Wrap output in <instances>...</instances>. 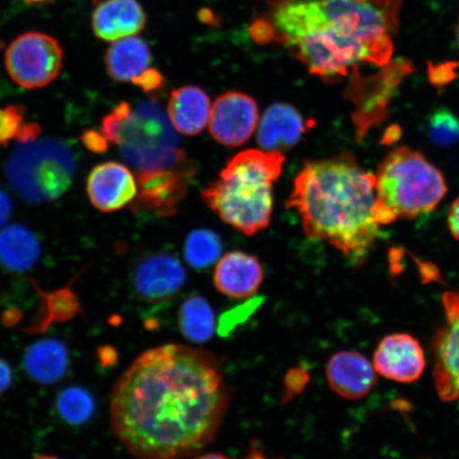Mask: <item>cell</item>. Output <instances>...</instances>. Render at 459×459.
I'll list each match as a JSON object with an SVG mask.
<instances>
[{
	"label": "cell",
	"instance_id": "6da1fadb",
	"mask_svg": "<svg viewBox=\"0 0 459 459\" xmlns=\"http://www.w3.org/2000/svg\"><path fill=\"white\" fill-rule=\"evenodd\" d=\"M229 406L213 354L186 344L148 350L115 384L113 433L139 459L196 455L216 437Z\"/></svg>",
	"mask_w": 459,
	"mask_h": 459
},
{
	"label": "cell",
	"instance_id": "7a4b0ae2",
	"mask_svg": "<svg viewBox=\"0 0 459 459\" xmlns=\"http://www.w3.org/2000/svg\"><path fill=\"white\" fill-rule=\"evenodd\" d=\"M376 204V175L346 152L304 164L286 206L299 213L308 238L359 263L380 234Z\"/></svg>",
	"mask_w": 459,
	"mask_h": 459
},
{
	"label": "cell",
	"instance_id": "3957f363",
	"mask_svg": "<svg viewBox=\"0 0 459 459\" xmlns=\"http://www.w3.org/2000/svg\"><path fill=\"white\" fill-rule=\"evenodd\" d=\"M284 164L282 152L257 149L239 152L201 196L223 222L252 237L271 225L273 185Z\"/></svg>",
	"mask_w": 459,
	"mask_h": 459
},
{
	"label": "cell",
	"instance_id": "277c9868",
	"mask_svg": "<svg viewBox=\"0 0 459 459\" xmlns=\"http://www.w3.org/2000/svg\"><path fill=\"white\" fill-rule=\"evenodd\" d=\"M447 192L445 177L422 153L398 147L378 166L376 218L388 225L397 218L430 213Z\"/></svg>",
	"mask_w": 459,
	"mask_h": 459
},
{
	"label": "cell",
	"instance_id": "5b68a950",
	"mask_svg": "<svg viewBox=\"0 0 459 459\" xmlns=\"http://www.w3.org/2000/svg\"><path fill=\"white\" fill-rule=\"evenodd\" d=\"M76 160L65 143L51 139L22 142L5 164L11 187L30 204L51 203L72 186Z\"/></svg>",
	"mask_w": 459,
	"mask_h": 459
},
{
	"label": "cell",
	"instance_id": "8992f818",
	"mask_svg": "<svg viewBox=\"0 0 459 459\" xmlns=\"http://www.w3.org/2000/svg\"><path fill=\"white\" fill-rule=\"evenodd\" d=\"M117 145L126 162L139 174L172 168L187 160L180 137L156 97L132 108L120 129Z\"/></svg>",
	"mask_w": 459,
	"mask_h": 459
},
{
	"label": "cell",
	"instance_id": "52a82bcc",
	"mask_svg": "<svg viewBox=\"0 0 459 459\" xmlns=\"http://www.w3.org/2000/svg\"><path fill=\"white\" fill-rule=\"evenodd\" d=\"M330 24L359 48L368 65L392 59L402 0H320Z\"/></svg>",
	"mask_w": 459,
	"mask_h": 459
},
{
	"label": "cell",
	"instance_id": "ba28073f",
	"mask_svg": "<svg viewBox=\"0 0 459 459\" xmlns=\"http://www.w3.org/2000/svg\"><path fill=\"white\" fill-rule=\"evenodd\" d=\"M65 53L59 41L48 33L21 34L4 54V65L16 84L28 90L42 89L59 76Z\"/></svg>",
	"mask_w": 459,
	"mask_h": 459
},
{
	"label": "cell",
	"instance_id": "9c48e42d",
	"mask_svg": "<svg viewBox=\"0 0 459 459\" xmlns=\"http://www.w3.org/2000/svg\"><path fill=\"white\" fill-rule=\"evenodd\" d=\"M411 70L410 62L401 60L384 66L381 73L366 79L354 71L346 94L355 105L352 118L359 139H363L373 126L385 117L390 97Z\"/></svg>",
	"mask_w": 459,
	"mask_h": 459
},
{
	"label": "cell",
	"instance_id": "30bf717a",
	"mask_svg": "<svg viewBox=\"0 0 459 459\" xmlns=\"http://www.w3.org/2000/svg\"><path fill=\"white\" fill-rule=\"evenodd\" d=\"M196 174V169L188 160L172 168L141 172L137 177L135 210L156 217L175 215Z\"/></svg>",
	"mask_w": 459,
	"mask_h": 459
},
{
	"label": "cell",
	"instance_id": "8fae6325",
	"mask_svg": "<svg viewBox=\"0 0 459 459\" xmlns=\"http://www.w3.org/2000/svg\"><path fill=\"white\" fill-rule=\"evenodd\" d=\"M443 304L445 325L430 344L434 383L440 400L455 402L459 399V292H446Z\"/></svg>",
	"mask_w": 459,
	"mask_h": 459
},
{
	"label": "cell",
	"instance_id": "7c38bea8",
	"mask_svg": "<svg viewBox=\"0 0 459 459\" xmlns=\"http://www.w3.org/2000/svg\"><path fill=\"white\" fill-rule=\"evenodd\" d=\"M257 125V102L243 91H226L217 97L212 107L210 134L221 145L242 146L254 135Z\"/></svg>",
	"mask_w": 459,
	"mask_h": 459
},
{
	"label": "cell",
	"instance_id": "4fadbf2b",
	"mask_svg": "<svg viewBox=\"0 0 459 459\" xmlns=\"http://www.w3.org/2000/svg\"><path fill=\"white\" fill-rule=\"evenodd\" d=\"M187 280L186 268L175 255L156 252L137 264L132 285L137 297L147 303L174 299Z\"/></svg>",
	"mask_w": 459,
	"mask_h": 459
},
{
	"label": "cell",
	"instance_id": "5bb4252c",
	"mask_svg": "<svg viewBox=\"0 0 459 459\" xmlns=\"http://www.w3.org/2000/svg\"><path fill=\"white\" fill-rule=\"evenodd\" d=\"M423 348L407 333L384 337L373 355V367L378 375L398 383H414L426 369Z\"/></svg>",
	"mask_w": 459,
	"mask_h": 459
},
{
	"label": "cell",
	"instance_id": "9a60e30c",
	"mask_svg": "<svg viewBox=\"0 0 459 459\" xmlns=\"http://www.w3.org/2000/svg\"><path fill=\"white\" fill-rule=\"evenodd\" d=\"M86 191L91 204L103 213L122 210L137 196V181L127 166L106 162L91 171Z\"/></svg>",
	"mask_w": 459,
	"mask_h": 459
},
{
	"label": "cell",
	"instance_id": "2e32d148",
	"mask_svg": "<svg viewBox=\"0 0 459 459\" xmlns=\"http://www.w3.org/2000/svg\"><path fill=\"white\" fill-rule=\"evenodd\" d=\"M314 125L313 119L304 118L296 108L286 103H273L258 126V145L263 151L282 152L298 145Z\"/></svg>",
	"mask_w": 459,
	"mask_h": 459
},
{
	"label": "cell",
	"instance_id": "e0dca14e",
	"mask_svg": "<svg viewBox=\"0 0 459 459\" xmlns=\"http://www.w3.org/2000/svg\"><path fill=\"white\" fill-rule=\"evenodd\" d=\"M326 380L333 392L347 400L366 397L377 383V371L363 354L343 350L326 365Z\"/></svg>",
	"mask_w": 459,
	"mask_h": 459
},
{
	"label": "cell",
	"instance_id": "ac0fdd59",
	"mask_svg": "<svg viewBox=\"0 0 459 459\" xmlns=\"http://www.w3.org/2000/svg\"><path fill=\"white\" fill-rule=\"evenodd\" d=\"M263 280L261 262L256 256L243 251H232L223 255L214 272L217 290L237 300L255 296Z\"/></svg>",
	"mask_w": 459,
	"mask_h": 459
},
{
	"label": "cell",
	"instance_id": "d6986e66",
	"mask_svg": "<svg viewBox=\"0 0 459 459\" xmlns=\"http://www.w3.org/2000/svg\"><path fill=\"white\" fill-rule=\"evenodd\" d=\"M146 25L147 15L139 0H105L91 15L95 36L106 42L135 37Z\"/></svg>",
	"mask_w": 459,
	"mask_h": 459
},
{
	"label": "cell",
	"instance_id": "ffe728a7",
	"mask_svg": "<svg viewBox=\"0 0 459 459\" xmlns=\"http://www.w3.org/2000/svg\"><path fill=\"white\" fill-rule=\"evenodd\" d=\"M166 111L177 132L188 136L197 135L210 122V97L198 86H182L171 91Z\"/></svg>",
	"mask_w": 459,
	"mask_h": 459
},
{
	"label": "cell",
	"instance_id": "44dd1931",
	"mask_svg": "<svg viewBox=\"0 0 459 459\" xmlns=\"http://www.w3.org/2000/svg\"><path fill=\"white\" fill-rule=\"evenodd\" d=\"M70 366V353L65 342L43 340L26 350L24 367L34 382L50 385L60 381Z\"/></svg>",
	"mask_w": 459,
	"mask_h": 459
},
{
	"label": "cell",
	"instance_id": "7402d4cb",
	"mask_svg": "<svg viewBox=\"0 0 459 459\" xmlns=\"http://www.w3.org/2000/svg\"><path fill=\"white\" fill-rule=\"evenodd\" d=\"M152 61L151 48L143 39L136 37L113 42L105 56L108 76L117 82H134L151 67Z\"/></svg>",
	"mask_w": 459,
	"mask_h": 459
},
{
	"label": "cell",
	"instance_id": "603a6c76",
	"mask_svg": "<svg viewBox=\"0 0 459 459\" xmlns=\"http://www.w3.org/2000/svg\"><path fill=\"white\" fill-rule=\"evenodd\" d=\"M41 247L30 230L11 225L0 231V264L11 273H25L36 265Z\"/></svg>",
	"mask_w": 459,
	"mask_h": 459
},
{
	"label": "cell",
	"instance_id": "cb8c5ba5",
	"mask_svg": "<svg viewBox=\"0 0 459 459\" xmlns=\"http://www.w3.org/2000/svg\"><path fill=\"white\" fill-rule=\"evenodd\" d=\"M181 334L195 343L208 342L215 333V314L205 298L191 296L182 303L178 314Z\"/></svg>",
	"mask_w": 459,
	"mask_h": 459
},
{
	"label": "cell",
	"instance_id": "d4e9b609",
	"mask_svg": "<svg viewBox=\"0 0 459 459\" xmlns=\"http://www.w3.org/2000/svg\"><path fill=\"white\" fill-rule=\"evenodd\" d=\"M56 410L62 420L71 426H83L93 417L96 401L89 390L82 386H70L57 394Z\"/></svg>",
	"mask_w": 459,
	"mask_h": 459
},
{
	"label": "cell",
	"instance_id": "484cf974",
	"mask_svg": "<svg viewBox=\"0 0 459 459\" xmlns=\"http://www.w3.org/2000/svg\"><path fill=\"white\" fill-rule=\"evenodd\" d=\"M222 254L220 235L208 229H198L188 234L185 245L186 260L195 269L208 268Z\"/></svg>",
	"mask_w": 459,
	"mask_h": 459
},
{
	"label": "cell",
	"instance_id": "4316f807",
	"mask_svg": "<svg viewBox=\"0 0 459 459\" xmlns=\"http://www.w3.org/2000/svg\"><path fill=\"white\" fill-rule=\"evenodd\" d=\"M429 135L436 145H455L459 142V119L446 108L435 111L429 120Z\"/></svg>",
	"mask_w": 459,
	"mask_h": 459
},
{
	"label": "cell",
	"instance_id": "83f0119b",
	"mask_svg": "<svg viewBox=\"0 0 459 459\" xmlns=\"http://www.w3.org/2000/svg\"><path fill=\"white\" fill-rule=\"evenodd\" d=\"M48 316L44 325L54 321H67L74 317L79 311V303L76 295L70 289H63L46 297Z\"/></svg>",
	"mask_w": 459,
	"mask_h": 459
},
{
	"label": "cell",
	"instance_id": "f1b7e54d",
	"mask_svg": "<svg viewBox=\"0 0 459 459\" xmlns=\"http://www.w3.org/2000/svg\"><path fill=\"white\" fill-rule=\"evenodd\" d=\"M24 113V108L21 106L0 108V145L5 146L11 140L17 139Z\"/></svg>",
	"mask_w": 459,
	"mask_h": 459
},
{
	"label": "cell",
	"instance_id": "f546056e",
	"mask_svg": "<svg viewBox=\"0 0 459 459\" xmlns=\"http://www.w3.org/2000/svg\"><path fill=\"white\" fill-rule=\"evenodd\" d=\"M131 111L132 108L128 102H120L110 114L103 118L101 134L108 142L117 143L120 129Z\"/></svg>",
	"mask_w": 459,
	"mask_h": 459
},
{
	"label": "cell",
	"instance_id": "4dcf8cb0",
	"mask_svg": "<svg viewBox=\"0 0 459 459\" xmlns=\"http://www.w3.org/2000/svg\"><path fill=\"white\" fill-rule=\"evenodd\" d=\"M308 382V373L303 367H297V368L290 370L285 377L282 400L289 401L301 394L307 386Z\"/></svg>",
	"mask_w": 459,
	"mask_h": 459
},
{
	"label": "cell",
	"instance_id": "1f68e13d",
	"mask_svg": "<svg viewBox=\"0 0 459 459\" xmlns=\"http://www.w3.org/2000/svg\"><path fill=\"white\" fill-rule=\"evenodd\" d=\"M137 88L142 89L149 95L159 94L165 88L166 80L163 74L157 68L149 67L147 71L140 74L132 82Z\"/></svg>",
	"mask_w": 459,
	"mask_h": 459
},
{
	"label": "cell",
	"instance_id": "d6a6232c",
	"mask_svg": "<svg viewBox=\"0 0 459 459\" xmlns=\"http://www.w3.org/2000/svg\"><path fill=\"white\" fill-rule=\"evenodd\" d=\"M250 33L252 39L257 44L277 43V34H275L274 28L266 16L258 17L252 22Z\"/></svg>",
	"mask_w": 459,
	"mask_h": 459
},
{
	"label": "cell",
	"instance_id": "836d02e7",
	"mask_svg": "<svg viewBox=\"0 0 459 459\" xmlns=\"http://www.w3.org/2000/svg\"><path fill=\"white\" fill-rule=\"evenodd\" d=\"M455 67L452 66V63H446V65H440L434 66L429 70L430 82L436 86H443L452 82V79L456 76L455 73Z\"/></svg>",
	"mask_w": 459,
	"mask_h": 459
},
{
	"label": "cell",
	"instance_id": "e575fe53",
	"mask_svg": "<svg viewBox=\"0 0 459 459\" xmlns=\"http://www.w3.org/2000/svg\"><path fill=\"white\" fill-rule=\"evenodd\" d=\"M83 143L91 152L101 153L108 149V140L100 132L86 131L82 136Z\"/></svg>",
	"mask_w": 459,
	"mask_h": 459
},
{
	"label": "cell",
	"instance_id": "d590c367",
	"mask_svg": "<svg viewBox=\"0 0 459 459\" xmlns=\"http://www.w3.org/2000/svg\"><path fill=\"white\" fill-rule=\"evenodd\" d=\"M13 381V368L8 361L0 359V394L7 392Z\"/></svg>",
	"mask_w": 459,
	"mask_h": 459
},
{
	"label": "cell",
	"instance_id": "8d00e7d4",
	"mask_svg": "<svg viewBox=\"0 0 459 459\" xmlns=\"http://www.w3.org/2000/svg\"><path fill=\"white\" fill-rule=\"evenodd\" d=\"M447 226H449L453 238L459 242V198L451 206L449 215H447Z\"/></svg>",
	"mask_w": 459,
	"mask_h": 459
},
{
	"label": "cell",
	"instance_id": "74e56055",
	"mask_svg": "<svg viewBox=\"0 0 459 459\" xmlns=\"http://www.w3.org/2000/svg\"><path fill=\"white\" fill-rule=\"evenodd\" d=\"M11 212H13L11 199L7 193L0 189V228L4 227V223L9 220Z\"/></svg>",
	"mask_w": 459,
	"mask_h": 459
},
{
	"label": "cell",
	"instance_id": "f35d334b",
	"mask_svg": "<svg viewBox=\"0 0 459 459\" xmlns=\"http://www.w3.org/2000/svg\"><path fill=\"white\" fill-rule=\"evenodd\" d=\"M245 459H272L268 458L264 455V453L261 450L257 449V446L254 445V447H252V450L250 451V455L247 456ZM280 459V458H277Z\"/></svg>",
	"mask_w": 459,
	"mask_h": 459
},
{
	"label": "cell",
	"instance_id": "ab89813d",
	"mask_svg": "<svg viewBox=\"0 0 459 459\" xmlns=\"http://www.w3.org/2000/svg\"><path fill=\"white\" fill-rule=\"evenodd\" d=\"M194 459H230L229 457L221 455V453H205V455H199Z\"/></svg>",
	"mask_w": 459,
	"mask_h": 459
},
{
	"label": "cell",
	"instance_id": "60d3db41",
	"mask_svg": "<svg viewBox=\"0 0 459 459\" xmlns=\"http://www.w3.org/2000/svg\"><path fill=\"white\" fill-rule=\"evenodd\" d=\"M22 2H25L27 4H46V3L54 2V0H22Z\"/></svg>",
	"mask_w": 459,
	"mask_h": 459
},
{
	"label": "cell",
	"instance_id": "b9f144b4",
	"mask_svg": "<svg viewBox=\"0 0 459 459\" xmlns=\"http://www.w3.org/2000/svg\"><path fill=\"white\" fill-rule=\"evenodd\" d=\"M36 459H61L54 455H39Z\"/></svg>",
	"mask_w": 459,
	"mask_h": 459
},
{
	"label": "cell",
	"instance_id": "7bdbcfd3",
	"mask_svg": "<svg viewBox=\"0 0 459 459\" xmlns=\"http://www.w3.org/2000/svg\"><path fill=\"white\" fill-rule=\"evenodd\" d=\"M456 38H457V42L459 45V21H458V24L456 26Z\"/></svg>",
	"mask_w": 459,
	"mask_h": 459
}]
</instances>
